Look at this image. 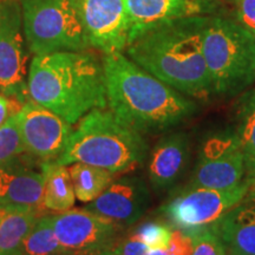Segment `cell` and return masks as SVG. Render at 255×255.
I'll return each instance as SVG.
<instances>
[{
  "mask_svg": "<svg viewBox=\"0 0 255 255\" xmlns=\"http://www.w3.org/2000/svg\"><path fill=\"white\" fill-rule=\"evenodd\" d=\"M108 108L141 133L163 132L193 117L197 104L122 52L103 58Z\"/></svg>",
  "mask_w": 255,
  "mask_h": 255,
  "instance_id": "6da1fadb",
  "label": "cell"
},
{
  "mask_svg": "<svg viewBox=\"0 0 255 255\" xmlns=\"http://www.w3.org/2000/svg\"><path fill=\"white\" fill-rule=\"evenodd\" d=\"M208 17L177 19L152 28L128 44L127 56L181 94L207 100L214 94L202 51Z\"/></svg>",
  "mask_w": 255,
  "mask_h": 255,
  "instance_id": "7a4b0ae2",
  "label": "cell"
},
{
  "mask_svg": "<svg viewBox=\"0 0 255 255\" xmlns=\"http://www.w3.org/2000/svg\"><path fill=\"white\" fill-rule=\"evenodd\" d=\"M27 88L31 101L70 124L96 108H108L103 59L88 50L34 56Z\"/></svg>",
  "mask_w": 255,
  "mask_h": 255,
  "instance_id": "3957f363",
  "label": "cell"
},
{
  "mask_svg": "<svg viewBox=\"0 0 255 255\" xmlns=\"http://www.w3.org/2000/svg\"><path fill=\"white\" fill-rule=\"evenodd\" d=\"M148 149L141 132L120 120L109 108H96L78 121L65 150L55 163L81 162L119 175L141 167Z\"/></svg>",
  "mask_w": 255,
  "mask_h": 255,
  "instance_id": "277c9868",
  "label": "cell"
},
{
  "mask_svg": "<svg viewBox=\"0 0 255 255\" xmlns=\"http://www.w3.org/2000/svg\"><path fill=\"white\" fill-rule=\"evenodd\" d=\"M202 51L214 94L235 96L255 82V36L235 19L209 15Z\"/></svg>",
  "mask_w": 255,
  "mask_h": 255,
  "instance_id": "5b68a950",
  "label": "cell"
},
{
  "mask_svg": "<svg viewBox=\"0 0 255 255\" xmlns=\"http://www.w3.org/2000/svg\"><path fill=\"white\" fill-rule=\"evenodd\" d=\"M26 44L34 56L88 50L75 0H21Z\"/></svg>",
  "mask_w": 255,
  "mask_h": 255,
  "instance_id": "8992f818",
  "label": "cell"
},
{
  "mask_svg": "<svg viewBox=\"0 0 255 255\" xmlns=\"http://www.w3.org/2000/svg\"><path fill=\"white\" fill-rule=\"evenodd\" d=\"M248 191L250 182L247 178L238 186L222 190L187 186L168 200L159 210L176 229L196 231L219 221L247 196Z\"/></svg>",
  "mask_w": 255,
  "mask_h": 255,
  "instance_id": "52a82bcc",
  "label": "cell"
},
{
  "mask_svg": "<svg viewBox=\"0 0 255 255\" xmlns=\"http://www.w3.org/2000/svg\"><path fill=\"white\" fill-rule=\"evenodd\" d=\"M27 44L23 27V9L18 0L0 1V91L26 102Z\"/></svg>",
  "mask_w": 255,
  "mask_h": 255,
  "instance_id": "ba28073f",
  "label": "cell"
},
{
  "mask_svg": "<svg viewBox=\"0 0 255 255\" xmlns=\"http://www.w3.org/2000/svg\"><path fill=\"white\" fill-rule=\"evenodd\" d=\"M246 171V158L237 133L222 130L206 137L202 142L188 186L229 189L245 181Z\"/></svg>",
  "mask_w": 255,
  "mask_h": 255,
  "instance_id": "9c48e42d",
  "label": "cell"
},
{
  "mask_svg": "<svg viewBox=\"0 0 255 255\" xmlns=\"http://www.w3.org/2000/svg\"><path fill=\"white\" fill-rule=\"evenodd\" d=\"M52 223L63 252L88 254L110 251L119 241L123 228L87 208L69 209L52 215Z\"/></svg>",
  "mask_w": 255,
  "mask_h": 255,
  "instance_id": "30bf717a",
  "label": "cell"
},
{
  "mask_svg": "<svg viewBox=\"0 0 255 255\" xmlns=\"http://www.w3.org/2000/svg\"><path fill=\"white\" fill-rule=\"evenodd\" d=\"M25 150L40 161L56 162L71 137L72 124L28 100L17 114Z\"/></svg>",
  "mask_w": 255,
  "mask_h": 255,
  "instance_id": "8fae6325",
  "label": "cell"
},
{
  "mask_svg": "<svg viewBox=\"0 0 255 255\" xmlns=\"http://www.w3.org/2000/svg\"><path fill=\"white\" fill-rule=\"evenodd\" d=\"M89 45L104 55L122 52L129 40L126 0H75Z\"/></svg>",
  "mask_w": 255,
  "mask_h": 255,
  "instance_id": "7c38bea8",
  "label": "cell"
},
{
  "mask_svg": "<svg viewBox=\"0 0 255 255\" xmlns=\"http://www.w3.org/2000/svg\"><path fill=\"white\" fill-rule=\"evenodd\" d=\"M46 163L24 152L0 165V206L23 207L43 214Z\"/></svg>",
  "mask_w": 255,
  "mask_h": 255,
  "instance_id": "4fadbf2b",
  "label": "cell"
},
{
  "mask_svg": "<svg viewBox=\"0 0 255 255\" xmlns=\"http://www.w3.org/2000/svg\"><path fill=\"white\" fill-rule=\"evenodd\" d=\"M129 40L177 19L218 14L221 0H126ZM128 46V45H127Z\"/></svg>",
  "mask_w": 255,
  "mask_h": 255,
  "instance_id": "5bb4252c",
  "label": "cell"
},
{
  "mask_svg": "<svg viewBox=\"0 0 255 255\" xmlns=\"http://www.w3.org/2000/svg\"><path fill=\"white\" fill-rule=\"evenodd\" d=\"M149 202L150 193L144 181L138 176H124L115 180L85 208L124 227L138 221Z\"/></svg>",
  "mask_w": 255,
  "mask_h": 255,
  "instance_id": "9a60e30c",
  "label": "cell"
},
{
  "mask_svg": "<svg viewBox=\"0 0 255 255\" xmlns=\"http://www.w3.org/2000/svg\"><path fill=\"white\" fill-rule=\"evenodd\" d=\"M190 158V138L186 132L162 137L152 148L148 175L152 188L162 191L173 188L186 170Z\"/></svg>",
  "mask_w": 255,
  "mask_h": 255,
  "instance_id": "2e32d148",
  "label": "cell"
},
{
  "mask_svg": "<svg viewBox=\"0 0 255 255\" xmlns=\"http://www.w3.org/2000/svg\"><path fill=\"white\" fill-rule=\"evenodd\" d=\"M212 227L227 255H255V194L248 193Z\"/></svg>",
  "mask_w": 255,
  "mask_h": 255,
  "instance_id": "e0dca14e",
  "label": "cell"
},
{
  "mask_svg": "<svg viewBox=\"0 0 255 255\" xmlns=\"http://www.w3.org/2000/svg\"><path fill=\"white\" fill-rule=\"evenodd\" d=\"M39 216L36 210L23 207L0 206V255H17Z\"/></svg>",
  "mask_w": 255,
  "mask_h": 255,
  "instance_id": "ac0fdd59",
  "label": "cell"
},
{
  "mask_svg": "<svg viewBox=\"0 0 255 255\" xmlns=\"http://www.w3.org/2000/svg\"><path fill=\"white\" fill-rule=\"evenodd\" d=\"M76 202L75 190L66 165L47 162L45 169L43 205L45 209L65 212Z\"/></svg>",
  "mask_w": 255,
  "mask_h": 255,
  "instance_id": "d6986e66",
  "label": "cell"
},
{
  "mask_svg": "<svg viewBox=\"0 0 255 255\" xmlns=\"http://www.w3.org/2000/svg\"><path fill=\"white\" fill-rule=\"evenodd\" d=\"M75 195L81 202L90 203L115 181L117 174L104 168L76 162L69 168Z\"/></svg>",
  "mask_w": 255,
  "mask_h": 255,
  "instance_id": "ffe728a7",
  "label": "cell"
},
{
  "mask_svg": "<svg viewBox=\"0 0 255 255\" xmlns=\"http://www.w3.org/2000/svg\"><path fill=\"white\" fill-rule=\"evenodd\" d=\"M235 133L246 158V168L255 167V89L244 92L235 105Z\"/></svg>",
  "mask_w": 255,
  "mask_h": 255,
  "instance_id": "44dd1931",
  "label": "cell"
},
{
  "mask_svg": "<svg viewBox=\"0 0 255 255\" xmlns=\"http://www.w3.org/2000/svg\"><path fill=\"white\" fill-rule=\"evenodd\" d=\"M62 252L53 229L52 215H41L24 239L17 255H57Z\"/></svg>",
  "mask_w": 255,
  "mask_h": 255,
  "instance_id": "7402d4cb",
  "label": "cell"
},
{
  "mask_svg": "<svg viewBox=\"0 0 255 255\" xmlns=\"http://www.w3.org/2000/svg\"><path fill=\"white\" fill-rule=\"evenodd\" d=\"M26 152L19 130L18 117H12L0 127V165Z\"/></svg>",
  "mask_w": 255,
  "mask_h": 255,
  "instance_id": "603a6c76",
  "label": "cell"
},
{
  "mask_svg": "<svg viewBox=\"0 0 255 255\" xmlns=\"http://www.w3.org/2000/svg\"><path fill=\"white\" fill-rule=\"evenodd\" d=\"M132 234L149 250H165L169 246L173 231L163 223L150 221L142 223Z\"/></svg>",
  "mask_w": 255,
  "mask_h": 255,
  "instance_id": "cb8c5ba5",
  "label": "cell"
},
{
  "mask_svg": "<svg viewBox=\"0 0 255 255\" xmlns=\"http://www.w3.org/2000/svg\"><path fill=\"white\" fill-rule=\"evenodd\" d=\"M188 233L193 238L191 255H227L225 245L212 226Z\"/></svg>",
  "mask_w": 255,
  "mask_h": 255,
  "instance_id": "d4e9b609",
  "label": "cell"
},
{
  "mask_svg": "<svg viewBox=\"0 0 255 255\" xmlns=\"http://www.w3.org/2000/svg\"><path fill=\"white\" fill-rule=\"evenodd\" d=\"M233 11V19L255 36V0H226Z\"/></svg>",
  "mask_w": 255,
  "mask_h": 255,
  "instance_id": "484cf974",
  "label": "cell"
},
{
  "mask_svg": "<svg viewBox=\"0 0 255 255\" xmlns=\"http://www.w3.org/2000/svg\"><path fill=\"white\" fill-rule=\"evenodd\" d=\"M149 251L150 250L148 246L131 234L129 238L117 241L116 245L107 253L113 255H149Z\"/></svg>",
  "mask_w": 255,
  "mask_h": 255,
  "instance_id": "4316f807",
  "label": "cell"
},
{
  "mask_svg": "<svg viewBox=\"0 0 255 255\" xmlns=\"http://www.w3.org/2000/svg\"><path fill=\"white\" fill-rule=\"evenodd\" d=\"M167 250L173 255H191L193 254V238L188 232L175 229L173 231L170 242Z\"/></svg>",
  "mask_w": 255,
  "mask_h": 255,
  "instance_id": "83f0119b",
  "label": "cell"
},
{
  "mask_svg": "<svg viewBox=\"0 0 255 255\" xmlns=\"http://www.w3.org/2000/svg\"><path fill=\"white\" fill-rule=\"evenodd\" d=\"M24 102L17 98L8 97L4 94H0V127L7 121L9 117L17 115L21 108L24 107Z\"/></svg>",
  "mask_w": 255,
  "mask_h": 255,
  "instance_id": "f1b7e54d",
  "label": "cell"
},
{
  "mask_svg": "<svg viewBox=\"0 0 255 255\" xmlns=\"http://www.w3.org/2000/svg\"><path fill=\"white\" fill-rule=\"evenodd\" d=\"M247 173H248L247 180L248 182H250V191H248V193L255 194V167L248 169Z\"/></svg>",
  "mask_w": 255,
  "mask_h": 255,
  "instance_id": "f546056e",
  "label": "cell"
},
{
  "mask_svg": "<svg viewBox=\"0 0 255 255\" xmlns=\"http://www.w3.org/2000/svg\"><path fill=\"white\" fill-rule=\"evenodd\" d=\"M149 255H173V254L165 248V250H150L149 251Z\"/></svg>",
  "mask_w": 255,
  "mask_h": 255,
  "instance_id": "4dcf8cb0",
  "label": "cell"
},
{
  "mask_svg": "<svg viewBox=\"0 0 255 255\" xmlns=\"http://www.w3.org/2000/svg\"><path fill=\"white\" fill-rule=\"evenodd\" d=\"M57 255H90V254L83 253V252H62V253Z\"/></svg>",
  "mask_w": 255,
  "mask_h": 255,
  "instance_id": "1f68e13d",
  "label": "cell"
},
{
  "mask_svg": "<svg viewBox=\"0 0 255 255\" xmlns=\"http://www.w3.org/2000/svg\"><path fill=\"white\" fill-rule=\"evenodd\" d=\"M90 255H113V254L107 253V252H104V253H96V254H90Z\"/></svg>",
  "mask_w": 255,
  "mask_h": 255,
  "instance_id": "d6a6232c",
  "label": "cell"
}]
</instances>
